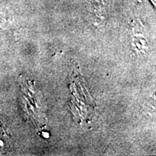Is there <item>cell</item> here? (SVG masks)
<instances>
[{
  "instance_id": "6da1fadb",
  "label": "cell",
  "mask_w": 156,
  "mask_h": 156,
  "mask_svg": "<svg viewBox=\"0 0 156 156\" xmlns=\"http://www.w3.org/2000/svg\"><path fill=\"white\" fill-rule=\"evenodd\" d=\"M151 2L152 3V5H153L154 7H155V3H156V0H150Z\"/></svg>"
}]
</instances>
